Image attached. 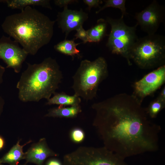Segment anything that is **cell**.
<instances>
[{
  "mask_svg": "<svg viewBox=\"0 0 165 165\" xmlns=\"http://www.w3.org/2000/svg\"><path fill=\"white\" fill-rule=\"evenodd\" d=\"M132 94L121 93L94 103L93 125L107 149L123 159L159 149L160 125Z\"/></svg>",
  "mask_w": 165,
  "mask_h": 165,
  "instance_id": "1",
  "label": "cell"
},
{
  "mask_svg": "<svg viewBox=\"0 0 165 165\" xmlns=\"http://www.w3.org/2000/svg\"><path fill=\"white\" fill-rule=\"evenodd\" d=\"M55 21L35 9L28 6L20 13L7 16L1 26L3 31L28 54L34 55L51 41Z\"/></svg>",
  "mask_w": 165,
  "mask_h": 165,
  "instance_id": "2",
  "label": "cell"
},
{
  "mask_svg": "<svg viewBox=\"0 0 165 165\" xmlns=\"http://www.w3.org/2000/svg\"><path fill=\"white\" fill-rule=\"evenodd\" d=\"M62 79L59 65L51 57L38 64L27 63L16 84L18 98L25 102L47 100L56 93Z\"/></svg>",
  "mask_w": 165,
  "mask_h": 165,
  "instance_id": "3",
  "label": "cell"
},
{
  "mask_svg": "<svg viewBox=\"0 0 165 165\" xmlns=\"http://www.w3.org/2000/svg\"><path fill=\"white\" fill-rule=\"evenodd\" d=\"M108 75L105 58L100 57L91 61L82 60L72 77L74 94L88 101L96 96L99 85Z\"/></svg>",
  "mask_w": 165,
  "mask_h": 165,
  "instance_id": "4",
  "label": "cell"
},
{
  "mask_svg": "<svg viewBox=\"0 0 165 165\" xmlns=\"http://www.w3.org/2000/svg\"><path fill=\"white\" fill-rule=\"evenodd\" d=\"M130 58L142 69L158 68L164 65L165 37L155 34L138 38L131 50Z\"/></svg>",
  "mask_w": 165,
  "mask_h": 165,
  "instance_id": "5",
  "label": "cell"
},
{
  "mask_svg": "<svg viewBox=\"0 0 165 165\" xmlns=\"http://www.w3.org/2000/svg\"><path fill=\"white\" fill-rule=\"evenodd\" d=\"M106 20L111 27L106 46L112 53L121 55L126 60L129 65H131L130 53L138 38L136 32L138 24L128 26L121 17L118 19L108 17Z\"/></svg>",
  "mask_w": 165,
  "mask_h": 165,
  "instance_id": "6",
  "label": "cell"
},
{
  "mask_svg": "<svg viewBox=\"0 0 165 165\" xmlns=\"http://www.w3.org/2000/svg\"><path fill=\"white\" fill-rule=\"evenodd\" d=\"M124 159L105 146L81 147L64 157V165H127Z\"/></svg>",
  "mask_w": 165,
  "mask_h": 165,
  "instance_id": "7",
  "label": "cell"
},
{
  "mask_svg": "<svg viewBox=\"0 0 165 165\" xmlns=\"http://www.w3.org/2000/svg\"><path fill=\"white\" fill-rule=\"evenodd\" d=\"M28 55L19 44L10 37L3 35L0 38V59L6 64V68L19 73Z\"/></svg>",
  "mask_w": 165,
  "mask_h": 165,
  "instance_id": "8",
  "label": "cell"
},
{
  "mask_svg": "<svg viewBox=\"0 0 165 165\" xmlns=\"http://www.w3.org/2000/svg\"><path fill=\"white\" fill-rule=\"evenodd\" d=\"M164 7L156 0L135 15L137 24L148 35L156 34L160 24L165 19Z\"/></svg>",
  "mask_w": 165,
  "mask_h": 165,
  "instance_id": "9",
  "label": "cell"
},
{
  "mask_svg": "<svg viewBox=\"0 0 165 165\" xmlns=\"http://www.w3.org/2000/svg\"><path fill=\"white\" fill-rule=\"evenodd\" d=\"M165 82V65L161 66L134 82L132 94L140 103L153 93Z\"/></svg>",
  "mask_w": 165,
  "mask_h": 165,
  "instance_id": "10",
  "label": "cell"
},
{
  "mask_svg": "<svg viewBox=\"0 0 165 165\" xmlns=\"http://www.w3.org/2000/svg\"><path fill=\"white\" fill-rule=\"evenodd\" d=\"M88 18V14L82 9L79 10L69 9L68 6L58 13L56 21L58 27L65 34V39L72 31L82 26Z\"/></svg>",
  "mask_w": 165,
  "mask_h": 165,
  "instance_id": "11",
  "label": "cell"
},
{
  "mask_svg": "<svg viewBox=\"0 0 165 165\" xmlns=\"http://www.w3.org/2000/svg\"><path fill=\"white\" fill-rule=\"evenodd\" d=\"M25 163H32L36 165H43L47 158L57 156L58 154L48 146L46 139L42 138L33 144L25 152Z\"/></svg>",
  "mask_w": 165,
  "mask_h": 165,
  "instance_id": "12",
  "label": "cell"
},
{
  "mask_svg": "<svg viewBox=\"0 0 165 165\" xmlns=\"http://www.w3.org/2000/svg\"><path fill=\"white\" fill-rule=\"evenodd\" d=\"M21 140L19 139L16 144L0 159V163H8L9 165H17L20 160L25 159V155L23 152V147L32 141L30 140L24 145H21L20 144Z\"/></svg>",
  "mask_w": 165,
  "mask_h": 165,
  "instance_id": "13",
  "label": "cell"
},
{
  "mask_svg": "<svg viewBox=\"0 0 165 165\" xmlns=\"http://www.w3.org/2000/svg\"><path fill=\"white\" fill-rule=\"evenodd\" d=\"M6 4L8 7L13 9L21 10L28 6H37L51 9L49 0H0V3Z\"/></svg>",
  "mask_w": 165,
  "mask_h": 165,
  "instance_id": "14",
  "label": "cell"
},
{
  "mask_svg": "<svg viewBox=\"0 0 165 165\" xmlns=\"http://www.w3.org/2000/svg\"><path fill=\"white\" fill-rule=\"evenodd\" d=\"M81 101V98L75 94L71 96L64 92L56 93L52 97L47 100L46 104L57 105L63 106H72L80 105Z\"/></svg>",
  "mask_w": 165,
  "mask_h": 165,
  "instance_id": "15",
  "label": "cell"
},
{
  "mask_svg": "<svg viewBox=\"0 0 165 165\" xmlns=\"http://www.w3.org/2000/svg\"><path fill=\"white\" fill-rule=\"evenodd\" d=\"M81 111V108L80 105L68 107L59 106L58 107L50 109L45 116L73 118L76 117Z\"/></svg>",
  "mask_w": 165,
  "mask_h": 165,
  "instance_id": "16",
  "label": "cell"
},
{
  "mask_svg": "<svg viewBox=\"0 0 165 165\" xmlns=\"http://www.w3.org/2000/svg\"><path fill=\"white\" fill-rule=\"evenodd\" d=\"M107 22L102 18L98 19L97 24L87 30L88 42H98L106 35Z\"/></svg>",
  "mask_w": 165,
  "mask_h": 165,
  "instance_id": "17",
  "label": "cell"
},
{
  "mask_svg": "<svg viewBox=\"0 0 165 165\" xmlns=\"http://www.w3.org/2000/svg\"><path fill=\"white\" fill-rule=\"evenodd\" d=\"M80 44L76 43L73 40L65 39L55 45L54 48L58 52L73 57L79 55L80 51L76 47Z\"/></svg>",
  "mask_w": 165,
  "mask_h": 165,
  "instance_id": "18",
  "label": "cell"
},
{
  "mask_svg": "<svg viewBox=\"0 0 165 165\" xmlns=\"http://www.w3.org/2000/svg\"><path fill=\"white\" fill-rule=\"evenodd\" d=\"M105 4L96 11V13L98 14L104 9L108 7H112L118 9L120 10L122 13L121 17L123 18L127 13L126 8L125 0H104Z\"/></svg>",
  "mask_w": 165,
  "mask_h": 165,
  "instance_id": "19",
  "label": "cell"
},
{
  "mask_svg": "<svg viewBox=\"0 0 165 165\" xmlns=\"http://www.w3.org/2000/svg\"><path fill=\"white\" fill-rule=\"evenodd\" d=\"M165 107V102L160 100L158 98L152 101L146 109L149 116L151 119L156 117L159 113Z\"/></svg>",
  "mask_w": 165,
  "mask_h": 165,
  "instance_id": "20",
  "label": "cell"
},
{
  "mask_svg": "<svg viewBox=\"0 0 165 165\" xmlns=\"http://www.w3.org/2000/svg\"><path fill=\"white\" fill-rule=\"evenodd\" d=\"M85 134L82 130L79 128L73 129L70 133V138L73 141L76 143L82 142L84 140Z\"/></svg>",
  "mask_w": 165,
  "mask_h": 165,
  "instance_id": "21",
  "label": "cell"
},
{
  "mask_svg": "<svg viewBox=\"0 0 165 165\" xmlns=\"http://www.w3.org/2000/svg\"><path fill=\"white\" fill-rule=\"evenodd\" d=\"M76 33L75 35L76 39L79 38L84 43L88 42V36L87 30H85L82 26L79 27L76 30Z\"/></svg>",
  "mask_w": 165,
  "mask_h": 165,
  "instance_id": "22",
  "label": "cell"
},
{
  "mask_svg": "<svg viewBox=\"0 0 165 165\" xmlns=\"http://www.w3.org/2000/svg\"><path fill=\"white\" fill-rule=\"evenodd\" d=\"M5 71L4 67L0 65V84L3 81V77ZM4 102L3 99L0 97V118L3 111Z\"/></svg>",
  "mask_w": 165,
  "mask_h": 165,
  "instance_id": "23",
  "label": "cell"
},
{
  "mask_svg": "<svg viewBox=\"0 0 165 165\" xmlns=\"http://www.w3.org/2000/svg\"><path fill=\"white\" fill-rule=\"evenodd\" d=\"M84 3L88 6L89 11L92 7H99L100 4L102 3V1L101 0H83Z\"/></svg>",
  "mask_w": 165,
  "mask_h": 165,
  "instance_id": "24",
  "label": "cell"
},
{
  "mask_svg": "<svg viewBox=\"0 0 165 165\" xmlns=\"http://www.w3.org/2000/svg\"><path fill=\"white\" fill-rule=\"evenodd\" d=\"M77 0H55L54 2L55 5L60 7L68 6L69 4L77 2Z\"/></svg>",
  "mask_w": 165,
  "mask_h": 165,
  "instance_id": "25",
  "label": "cell"
},
{
  "mask_svg": "<svg viewBox=\"0 0 165 165\" xmlns=\"http://www.w3.org/2000/svg\"><path fill=\"white\" fill-rule=\"evenodd\" d=\"M46 165H62L59 160L55 159H53L48 160Z\"/></svg>",
  "mask_w": 165,
  "mask_h": 165,
  "instance_id": "26",
  "label": "cell"
},
{
  "mask_svg": "<svg viewBox=\"0 0 165 165\" xmlns=\"http://www.w3.org/2000/svg\"><path fill=\"white\" fill-rule=\"evenodd\" d=\"M161 101L165 102V87H163L158 97Z\"/></svg>",
  "mask_w": 165,
  "mask_h": 165,
  "instance_id": "27",
  "label": "cell"
},
{
  "mask_svg": "<svg viewBox=\"0 0 165 165\" xmlns=\"http://www.w3.org/2000/svg\"><path fill=\"white\" fill-rule=\"evenodd\" d=\"M4 145V140L1 136H0V150L3 148Z\"/></svg>",
  "mask_w": 165,
  "mask_h": 165,
  "instance_id": "28",
  "label": "cell"
},
{
  "mask_svg": "<svg viewBox=\"0 0 165 165\" xmlns=\"http://www.w3.org/2000/svg\"><path fill=\"white\" fill-rule=\"evenodd\" d=\"M17 165H28L27 164H26V163H25V164H18Z\"/></svg>",
  "mask_w": 165,
  "mask_h": 165,
  "instance_id": "29",
  "label": "cell"
},
{
  "mask_svg": "<svg viewBox=\"0 0 165 165\" xmlns=\"http://www.w3.org/2000/svg\"><path fill=\"white\" fill-rule=\"evenodd\" d=\"M0 165H4L3 164L0 163Z\"/></svg>",
  "mask_w": 165,
  "mask_h": 165,
  "instance_id": "30",
  "label": "cell"
}]
</instances>
